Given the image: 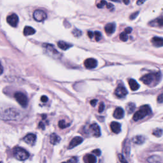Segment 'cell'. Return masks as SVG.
<instances>
[{
	"mask_svg": "<svg viewBox=\"0 0 163 163\" xmlns=\"http://www.w3.org/2000/svg\"><path fill=\"white\" fill-rule=\"evenodd\" d=\"M152 112V110L149 105L145 104L140 107L137 112H136L133 115V120L135 121H138L143 119L146 116L150 114Z\"/></svg>",
	"mask_w": 163,
	"mask_h": 163,
	"instance_id": "cell-1",
	"label": "cell"
},
{
	"mask_svg": "<svg viewBox=\"0 0 163 163\" xmlns=\"http://www.w3.org/2000/svg\"><path fill=\"white\" fill-rule=\"evenodd\" d=\"M161 79V72L157 73L156 74H147L144 75L141 78L140 80L143 82L145 85L150 86L153 83V82L156 81L157 83H159Z\"/></svg>",
	"mask_w": 163,
	"mask_h": 163,
	"instance_id": "cell-2",
	"label": "cell"
},
{
	"mask_svg": "<svg viewBox=\"0 0 163 163\" xmlns=\"http://www.w3.org/2000/svg\"><path fill=\"white\" fill-rule=\"evenodd\" d=\"M13 154L15 158L19 161H25L30 157V154L27 150L21 147H15L13 150Z\"/></svg>",
	"mask_w": 163,
	"mask_h": 163,
	"instance_id": "cell-3",
	"label": "cell"
},
{
	"mask_svg": "<svg viewBox=\"0 0 163 163\" xmlns=\"http://www.w3.org/2000/svg\"><path fill=\"white\" fill-rule=\"evenodd\" d=\"M14 97H15L16 101L18 102L19 104H20L22 107H27L28 104V99L24 93L17 92L15 93V95H14Z\"/></svg>",
	"mask_w": 163,
	"mask_h": 163,
	"instance_id": "cell-4",
	"label": "cell"
},
{
	"mask_svg": "<svg viewBox=\"0 0 163 163\" xmlns=\"http://www.w3.org/2000/svg\"><path fill=\"white\" fill-rule=\"evenodd\" d=\"M46 17L47 16H46V14L45 11L41 10H36L33 13V18L37 22L43 21V20L46 19Z\"/></svg>",
	"mask_w": 163,
	"mask_h": 163,
	"instance_id": "cell-5",
	"label": "cell"
},
{
	"mask_svg": "<svg viewBox=\"0 0 163 163\" xmlns=\"http://www.w3.org/2000/svg\"><path fill=\"white\" fill-rule=\"evenodd\" d=\"M127 93L128 92L126 87L122 85L119 86L115 91V94L116 95V96H117L119 98H124L127 94Z\"/></svg>",
	"mask_w": 163,
	"mask_h": 163,
	"instance_id": "cell-6",
	"label": "cell"
},
{
	"mask_svg": "<svg viewBox=\"0 0 163 163\" xmlns=\"http://www.w3.org/2000/svg\"><path fill=\"white\" fill-rule=\"evenodd\" d=\"M7 21L12 27H17L19 22V17L15 13H13L7 17Z\"/></svg>",
	"mask_w": 163,
	"mask_h": 163,
	"instance_id": "cell-7",
	"label": "cell"
},
{
	"mask_svg": "<svg viewBox=\"0 0 163 163\" xmlns=\"http://www.w3.org/2000/svg\"><path fill=\"white\" fill-rule=\"evenodd\" d=\"M23 140L28 145H34L35 144L36 141V136L33 133L28 134V135L24 136V138H23Z\"/></svg>",
	"mask_w": 163,
	"mask_h": 163,
	"instance_id": "cell-8",
	"label": "cell"
},
{
	"mask_svg": "<svg viewBox=\"0 0 163 163\" xmlns=\"http://www.w3.org/2000/svg\"><path fill=\"white\" fill-rule=\"evenodd\" d=\"M98 62L94 58H89L84 61V66L87 69H94L96 68Z\"/></svg>",
	"mask_w": 163,
	"mask_h": 163,
	"instance_id": "cell-9",
	"label": "cell"
},
{
	"mask_svg": "<svg viewBox=\"0 0 163 163\" xmlns=\"http://www.w3.org/2000/svg\"><path fill=\"white\" fill-rule=\"evenodd\" d=\"M90 132L95 137H100L101 136V130L100 126L97 124H92L89 127Z\"/></svg>",
	"mask_w": 163,
	"mask_h": 163,
	"instance_id": "cell-10",
	"label": "cell"
},
{
	"mask_svg": "<svg viewBox=\"0 0 163 163\" xmlns=\"http://www.w3.org/2000/svg\"><path fill=\"white\" fill-rule=\"evenodd\" d=\"M130 150H131V145L130 141L128 139H126V140L124 141L123 143V148H122V152L126 157H129L130 154Z\"/></svg>",
	"mask_w": 163,
	"mask_h": 163,
	"instance_id": "cell-11",
	"label": "cell"
},
{
	"mask_svg": "<svg viewBox=\"0 0 163 163\" xmlns=\"http://www.w3.org/2000/svg\"><path fill=\"white\" fill-rule=\"evenodd\" d=\"M83 141V138L80 137V136H77V137H75L72 139V140L71 142L69 143V145L68 146L69 149H71V148H73L74 147L78 146L80 144L82 143V142Z\"/></svg>",
	"mask_w": 163,
	"mask_h": 163,
	"instance_id": "cell-12",
	"label": "cell"
},
{
	"mask_svg": "<svg viewBox=\"0 0 163 163\" xmlns=\"http://www.w3.org/2000/svg\"><path fill=\"white\" fill-rule=\"evenodd\" d=\"M116 25L115 23H109L107 24L104 27V31L108 35H111L115 31Z\"/></svg>",
	"mask_w": 163,
	"mask_h": 163,
	"instance_id": "cell-13",
	"label": "cell"
},
{
	"mask_svg": "<svg viewBox=\"0 0 163 163\" xmlns=\"http://www.w3.org/2000/svg\"><path fill=\"white\" fill-rule=\"evenodd\" d=\"M110 127L113 133L115 134H118L121 131V125L120 123L117 122H112L110 124Z\"/></svg>",
	"mask_w": 163,
	"mask_h": 163,
	"instance_id": "cell-14",
	"label": "cell"
},
{
	"mask_svg": "<svg viewBox=\"0 0 163 163\" xmlns=\"http://www.w3.org/2000/svg\"><path fill=\"white\" fill-rule=\"evenodd\" d=\"M124 110L121 107H118L115 110L114 112H113V117L115 119H121L124 117Z\"/></svg>",
	"mask_w": 163,
	"mask_h": 163,
	"instance_id": "cell-15",
	"label": "cell"
},
{
	"mask_svg": "<svg viewBox=\"0 0 163 163\" xmlns=\"http://www.w3.org/2000/svg\"><path fill=\"white\" fill-rule=\"evenodd\" d=\"M151 42H152L154 46H157V47H161L163 45V39L161 37H153L152 40H151Z\"/></svg>",
	"mask_w": 163,
	"mask_h": 163,
	"instance_id": "cell-16",
	"label": "cell"
},
{
	"mask_svg": "<svg viewBox=\"0 0 163 163\" xmlns=\"http://www.w3.org/2000/svg\"><path fill=\"white\" fill-rule=\"evenodd\" d=\"M149 26H152V27H159L162 28V24H163V21H162V17H159V18H157L156 19L152 20L149 22Z\"/></svg>",
	"mask_w": 163,
	"mask_h": 163,
	"instance_id": "cell-17",
	"label": "cell"
},
{
	"mask_svg": "<svg viewBox=\"0 0 163 163\" xmlns=\"http://www.w3.org/2000/svg\"><path fill=\"white\" fill-rule=\"evenodd\" d=\"M85 163H96L97 159L93 154H87L84 158Z\"/></svg>",
	"mask_w": 163,
	"mask_h": 163,
	"instance_id": "cell-18",
	"label": "cell"
},
{
	"mask_svg": "<svg viewBox=\"0 0 163 163\" xmlns=\"http://www.w3.org/2000/svg\"><path fill=\"white\" fill-rule=\"evenodd\" d=\"M43 46L48 51V52L51 53V54L52 55H55V56H57V55H59V53L57 51V50H56L54 48V46L53 45H51V44H46L43 45Z\"/></svg>",
	"mask_w": 163,
	"mask_h": 163,
	"instance_id": "cell-19",
	"label": "cell"
},
{
	"mask_svg": "<svg viewBox=\"0 0 163 163\" xmlns=\"http://www.w3.org/2000/svg\"><path fill=\"white\" fill-rule=\"evenodd\" d=\"M57 45L60 48H61L63 51L68 50V49H69V48L71 47V46H73L72 44L64 42V41H59V42H58Z\"/></svg>",
	"mask_w": 163,
	"mask_h": 163,
	"instance_id": "cell-20",
	"label": "cell"
},
{
	"mask_svg": "<svg viewBox=\"0 0 163 163\" xmlns=\"http://www.w3.org/2000/svg\"><path fill=\"white\" fill-rule=\"evenodd\" d=\"M147 161L149 163H162V160L159 156H152L147 159Z\"/></svg>",
	"mask_w": 163,
	"mask_h": 163,
	"instance_id": "cell-21",
	"label": "cell"
},
{
	"mask_svg": "<svg viewBox=\"0 0 163 163\" xmlns=\"http://www.w3.org/2000/svg\"><path fill=\"white\" fill-rule=\"evenodd\" d=\"M145 138L143 136L141 135L136 136L132 139V141L134 143L138 145L143 144L145 142Z\"/></svg>",
	"mask_w": 163,
	"mask_h": 163,
	"instance_id": "cell-22",
	"label": "cell"
},
{
	"mask_svg": "<svg viewBox=\"0 0 163 163\" xmlns=\"http://www.w3.org/2000/svg\"><path fill=\"white\" fill-rule=\"evenodd\" d=\"M61 141V138L56 133H52L50 136V142L52 145H57Z\"/></svg>",
	"mask_w": 163,
	"mask_h": 163,
	"instance_id": "cell-23",
	"label": "cell"
},
{
	"mask_svg": "<svg viewBox=\"0 0 163 163\" xmlns=\"http://www.w3.org/2000/svg\"><path fill=\"white\" fill-rule=\"evenodd\" d=\"M129 84L131 89L133 91H136L139 88V85L138 84L137 82L134 79H130L129 80Z\"/></svg>",
	"mask_w": 163,
	"mask_h": 163,
	"instance_id": "cell-24",
	"label": "cell"
},
{
	"mask_svg": "<svg viewBox=\"0 0 163 163\" xmlns=\"http://www.w3.org/2000/svg\"><path fill=\"white\" fill-rule=\"evenodd\" d=\"M35 30L32 27H30V26H26L24 29V34L25 36L33 35L35 33Z\"/></svg>",
	"mask_w": 163,
	"mask_h": 163,
	"instance_id": "cell-25",
	"label": "cell"
},
{
	"mask_svg": "<svg viewBox=\"0 0 163 163\" xmlns=\"http://www.w3.org/2000/svg\"><path fill=\"white\" fill-rule=\"evenodd\" d=\"M135 108H136V105L135 104L133 103H128L126 106V110L128 113H129V114L132 113L134 111H135Z\"/></svg>",
	"mask_w": 163,
	"mask_h": 163,
	"instance_id": "cell-26",
	"label": "cell"
},
{
	"mask_svg": "<svg viewBox=\"0 0 163 163\" xmlns=\"http://www.w3.org/2000/svg\"><path fill=\"white\" fill-rule=\"evenodd\" d=\"M70 125V123H67L65 120H61L59 122V127L61 129H65L66 127H68Z\"/></svg>",
	"mask_w": 163,
	"mask_h": 163,
	"instance_id": "cell-27",
	"label": "cell"
},
{
	"mask_svg": "<svg viewBox=\"0 0 163 163\" xmlns=\"http://www.w3.org/2000/svg\"><path fill=\"white\" fill-rule=\"evenodd\" d=\"M152 134L157 137H161L162 135V130L161 129H157L155 131H154Z\"/></svg>",
	"mask_w": 163,
	"mask_h": 163,
	"instance_id": "cell-28",
	"label": "cell"
},
{
	"mask_svg": "<svg viewBox=\"0 0 163 163\" xmlns=\"http://www.w3.org/2000/svg\"><path fill=\"white\" fill-rule=\"evenodd\" d=\"M119 38H120V40L122 42H127V40H128V36H127V34H126L124 33H121L120 36H119Z\"/></svg>",
	"mask_w": 163,
	"mask_h": 163,
	"instance_id": "cell-29",
	"label": "cell"
},
{
	"mask_svg": "<svg viewBox=\"0 0 163 163\" xmlns=\"http://www.w3.org/2000/svg\"><path fill=\"white\" fill-rule=\"evenodd\" d=\"M72 33L75 37H80L82 33V31L79 30H78V29H75V30L72 31Z\"/></svg>",
	"mask_w": 163,
	"mask_h": 163,
	"instance_id": "cell-30",
	"label": "cell"
},
{
	"mask_svg": "<svg viewBox=\"0 0 163 163\" xmlns=\"http://www.w3.org/2000/svg\"><path fill=\"white\" fill-rule=\"evenodd\" d=\"M94 35L95 36L96 40L97 42H99V41H100L102 38L101 33H100V31H95L94 33Z\"/></svg>",
	"mask_w": 163,
	"mask_h": 163,
	"instance_id": "cell-31",
	"label": "cell"
},
{
	"mask_svg": "<svg viewBox=\"0 0 163 163\" xmlns=\"http://www.w3.org/2000/svg\"><path fill=\"white\" fill-rule=\"evenodd\" d=\"M107 2L105 1V0H102V1H100V3H98L97 5V7L98 8H102L104 5H106Z\"/></svg>",
	"mask_w": 163,
	"mask_h": 163,
	"instance_id": "cell-32",
	"label": "cell"
},
{
	"mask_svg": "<svg viewBox=\"0 0 163 163\" xmlns=\"http://www.w3.org/2000/svg\"><path fill=\"white\" fill-rule=\"evenodd\" d=\"M118 157H119V161H121V163H128L127 161L126 160V159L124 158V157L123 155H122V154H119Z\"/></svg>",
	"mask_w": 163,
	"mask_h": 163,
	"instance_id": "cell-33",
	"label": "cell"
},
{
	"mask_svg": "<svg viewBox=\"0 0 163 163\" xmlns=\"http://www.w3.org/2000/svg\"><path fill=\"white\" fill-rule=\"evenodd\" d=\"M68 163H78V159L76 157H73L69 160Z\"/></svg>",
	"mask_w": 163,
	"mask_h": 163,
	"instance_id": "cell-34",
	"label": "cell"
},
{
	"mask_svg": "<svg viewBox=\"0 0 163 163\" xmlns=\"http://www.w3.org/2000/svg\"><path fill=\"white\" fill-rule=\"evenodd\" d=\"M104 110V104L103 103H101L100 106H99V109H98V112L100 113L103 112Z\"/></svg>",
	"mask_w": 163,
	"mask_h": 163,
	"instance_id": "cell-35",
	"label": "cell"
},
{
	"mask_svg": "<svg viewBox=\"0 0 163 163\" xmlns=\"http://www.w3.org/2000/svg\"><path fill=\"white\" fill-rule=\"evenodd\" d=\"M138 14H139V11H136V12L135 13H133V14H131V15H130V20H134V19H135L136 18V17H137L138 15Z\"/></svg>",
	"mask_w": 163,
	"mask_h": 163,
	"instance_id": "cell-36",
	"label": "cell"
},
{
	"mask_svg": "<svg viewBox=\"0 0 163 163\" xmlns=\"http://www.w3.org/2000/svg\"><path fill=\"white\" fill-rule=\"evenodd\" d=\"M132 31H133V29L131 28L128 27L124 30V33L126 34H130L132 32Z\"/></svg>",
	"mask_w": 163,
	"mask_h": 163,
	"instance_id": "cell-37",
	"label": "cell"
},
{
	"mask_svg": "<svg viewBox=\"0 0 163 163\" xmlns=\"http://www.w3.org/2000/svg\"><path fill=\"white\" fill-rule=\"evenodd\" d=\"M92 153L93 154H94L96 156H100L101 155V150L100 149H96L94 150H93L92 151Z\"/></svg>",
	"mask_w": 163,
	"mask_h": 163,
	"instance_id": "cell-38",
	"label": "cell"
},
{
	"mask_svg": "<svg viewBox=\"0 0 163 163\" xmlns=\"http://www.w3.org/2000/svg\"><path fill=\"white\" fill-rule=\"evenodd\" d=\"M162 96H163L162 94H161L159 96L158 98V101L159 102V103H162V101H163V97Z\"/></svg>",
	"mask_w": 163,
	"mask_h": 163,
	"instance_id": "cell-39",
	"label": "cell"
},
{
	"mask_svg": "<svg viewBox=\"0 0 163 163\" xmlns=\"http://www.w3.org/2000/svg\"><path fill=\"white\" fill-rule=\"evenodd\" d=\"M97 103H98V100H95V99H94V100H91V102H90V103H91V104L92 106H95L96 105Z\"/></svg>",
	"mask_w": 163,
	"mask_h": 163,
	"instance_id": "cell-40",
	"label": "cell"
},
{
	"mask_svg": "<svg viewBox=\"0 0 163 163\" xmlns=\"http://www.w3.org/2000/svg\"><path fill=\"white\" fill-rule=\"evenodd\" d=\"M41 101L43 102V103H45V102L48 101V98L46 97V96H43L41 98Z\"/></svg>",
	"mask_w": 163,
	"mask_h": 163,
	"instance_id": "cell-41",
	"label": "cell"
},
{
	"mask_svg": "<svg viewBox=\"0 0 163 163\" xmlns=\"http://www.w3.org/2000/svg\"><path fill=\"white\" fill-rule=\"evenodd\" d=\"M146 1H147V0H138L137 3H136V4H137L138 5H141L143 4Z\"/></svg>",
	"mask_w": 163,
	"mask_h": 163,
	"instance_id": "cell-42",
	"label": "cell"
},
{
	"mask_svg": "<svg viewBox=\"0 0 163 163\" xmlns=\"http://www.w3.org/2000/svg\"><path fill=\"white\" fill-rule=\"evenodd\" d=\"M88 36L90 38H92L93 36H94V33H93L92 31H88Z\"/></svg>",
	"mask_w": 163,
	"mask_h": 163,
	"instance_id": "cell-43",
	"label": "cell"
},
{
	"mask_svg": "<svg viewBox=\"0 0 163 163\" xmlns=\"http://www.w3.org/2000/svg\"><path fill=\"white\" fill-rule=\"evenodd\" d=\"M39 127H40V128H42V129H45V125L43 124V122H40Z\"/></svg>",
	"mask_w": 163,
	"mask_h": 163,
	"instance_id": "cell-44",
	"label": "cell"
},
{
	"mask_svg": "<svg viewBox=\"0 0 163 163\" xmlns=\"http://www.w3.org/2000/svg\"><path fill=\"white\" fill-rule=\"evenodd\" d=\"M112 7H113V5L112 4L108 3H107V4H106V8H108V9H110V8H111Z\"/></svg>",
	"mask_w": 163,
	"mask_h": 163,
	"instance_id": "cell-45",
	"label": "cell"
},
{
	"mask_svg": "<svg viewBox=\"0 0 163 163\" xmlns=\"http://www.w3.org/2000/svg\"><path fill=\"white\" fill-rule=\"evenodd\" d=\"M3 68L1 64L0 63V75L3 73Z\"/></svg>",
	"mask_w": 163,
	"mask_h": 163,
	"instance_id": "cell-46",
	"label": "cell"
},
{
	"mask_svg": "<svg viewBox=\"0 0 163 163\" xmlns=\"http://www.w3.org/2000/svg\"><path fill=\"white\" fill-rule=\"evenodd\" d=\"M125 5H128L129 3V0H123Z\"/></svg>",
	"mask_w": 163,
	"mask_h": 163,
	"instance_id": "cell-47",
	"label": "cell"
},
{
	"mask_svg": "<svg viewBox=\"0 0 163 163\" xmlns=\"http://www.w3.org/2000/svg\"><path fill=\"white\" fill-rule=\"evenodd\" d=\"M111 1H119V0H111Z\"/></svg>",
	"mask_w": 163,
	"mask_h": 163,
	"instance_id": "cell-48",
	"label": "cell"
},
{
	"mask_svg": "<svg viewBox=\"0 0 163 163\" xmlns=\"http://www.w3.org/2000/svg\"><path fill=\"white\" fill-rule=\"evenodd\" d=\"M0 163H3V162H1H1H0Z\"/></svg>",
	"mask_w": 163,
	"mask_h": 163,
	"instance_id": "cell-49",
	"label": "cell"
},
{
	"mask_svg": "<svg viewBox=\"0 0 163 163\" xmlns=\"http://www.w3.org/2000/svg\"><path fill=\"white\" fill-rule=\"evenodd\" d=\"M63 163H68V162H63Z\"/></svg>",
	"mask_w": 163,
	"mask_h": 163,
	"instance_id": "cell-50",
	"label": "cell"
}]
</instances>
